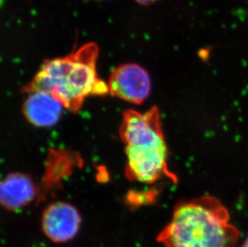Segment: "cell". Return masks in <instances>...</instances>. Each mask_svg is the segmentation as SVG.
<instances>
[{
  "label": "cell",
  "mask_w": 248,
  "mask_h": 247,
  "mask_svg": "<svg viewBox=\"0 0 248 247\" xmlns=\"http://www.w3.org/2000/svg\"><path fill=\"white\" fill-rule=\"evenodd\" d=\"M134 1L138 2V4L142 5V6H150L157 2V0H134Z\"/></svg>",
  "instance_id": "obj_8"
},
{
  "label": "cell",
  "mask_w": 248,
  "mask_h": 247,
  "mask_svg": "<svg viewBox=\"0 0 248 247\" xmlns=\"http://www.w3.org/2000/svg\"><path fill=\"white\" fill-rule=\"evenodd\" d=\"M120 134L125 145L128 178L151 184L169 172L167 147L157 108L144 113L129 110L124 113Z\"/></svg>",
  "instance_id": "obj_3"
},
{
  "label": "cell",
  "mask_w": 248,
  "mask_h": 247,
  "mask_svg": "<svg viewBox=\"0 0 248 247\" xmlns=\"http://www.w3.org/2000/svg\"><path fill=\"white\" fill-rule=\"evenodd\" d=\"M24 104V112L28 122L38 127H50L58 122L63 105L46 92L28 93Z\"/></svg>",
  "instance_id": "obj_6"
},
{
  "label": "cell",
  "mask_w": 248,
  "mask_h": 247,
  "mask_svg": "<svg viewBox=\"0 0 248 247\" xmlns=\"http://www.w3.org/2000/svg\"><path fill=\"white\" fill-rule=\"evenodd\" d=\"M80 226V217L78 210L68 203H52L43 215L44 232L56 243L72 239L78 233Z\"/></svg>",
  "instance_id": "obj_5"
},
{
  "label": "cell",
  "mask_w": 248,
  "mask_h": 247,
  "mask_svg": "<svg viewBox=\"0 0 248 247\" xmlns=\"http://www.w3.org/2000/svg\"><path fill=\"white\" fill-rule=\"evenodd\" d=\"M239 238L222 203L202 197L176 206L157 240L164 247H235Z\"/></svg>",
  "instance_id": "obj_2"
},
{
  "label": "cell",
  "mask_w": 248,
  "mask_h": 247,
  "mask_svg": "<svg viewBox=\"0 0 248 247\" xmlns=\"http://www.w3.org/2000/svg\"><path fill=\"white\" fill-rule=\"evenodd\" d=\"M98 54L97 45L88 43L68 56L45 61L24 91L46 92L66 109L78 112L88 96L109 93L108 84L97 76Z\"/></svg>",
  "instance_id": "obj_1"
},
{
  "label": "cell",
  "mask_w": 248,
  "mask_h": 247,
  "mask_svg": "<svg viewBox=\"0 0 248 247\" xmlns=\"http://www.w3.org/2000/svg\"><path fill=\"white\" fill-rule=\"evenodd\" d=\"M36 195L32 180L27 175L13 173L2 182L0 189L1 202L9 210H17L28 205Z\"/></svg>",
  "instance_id": "obj_7"
},
{
  "label": "cell",
  "mask_w": 248,
  "mask_h": 247,
  "mask_svg": "<svg viewBox=\"0 0 248 247\" xmlns=\"http://www.w3.org/2000/svg\"><path fill=\"white\" fill-rule=\"evenodd\" d=\"M109 93L118 98L134 104H141L150 92L147 72L135 63H126L116 68L109 77Z\"/></svg>",
  "instance_id": "obj_4"
},
{
  "label": "cell",
  "mask_w": 248,
  "mask_h": 247,
  "mask_svg": "<svg viewBox=\"0 0 248 247\" xmlns=\"http://www.w3.org/2000/svg\"><path fill=\"white\" fill-rule=\"evenodd\" d=\"M241 247H248V236L247 237L246 240H245Z\"/></svg>",
  "instance_id": "obj_9"
}]
</instances>
